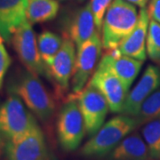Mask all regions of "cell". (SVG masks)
Returning a JSON list of instances; mask_svg holds the SVG:
<instances>
[{
	"mask_svg": "<svg viewBox=\"0 0 160 160\" xmlns=\"http://www.w3.org/2000/svg\"><path fill=\"white\" fill-rule=\"evenodd\" d=\"M38 126L34 114L25 107L22 100L14 92L0 106V132L6 141L22 137Z\"/></svg>",
	"mask_w": 160,
	"mask_h": 160,
	"instance_id": "obj_5",
	"label": "cell"
},
{
	"mask_svg": "<svg viewBox=\"0 0 160 160\" xmlns=\"http://www.w3.org/2000/svg\"><path fill=\"white\" fill-rule=\"evenodd\" d=\"M139 12L136 6L126 0H113L104 15L102 42L107 51L116 49L136 26Z\"/></svg>",
	"mask_w": 160,
	"mask_h": 160,
	"instance_id": "obj_2",
	"label": "cell"
},
{
	"mask_svg": "<svg viewBox=\"0 0 160 160\" xmlns=\"http://www.w3.org/2000/svg\"><path fill=\"white\" fill-rule=\"evenodd\" d=\"M65 29V37L74 42L77 49L98 31L90 3L76 9L69 15Z\"/></svg>",
	"mask_w": 160,
	"mask_h": 160,
	"instance_id": "obj_14",
	"label": "cell"
},
{
	"mask_svg": "<svg viewBox=\"0 0 160 160\" xmlns=\"http://www.w3.org/2000/svg\"><path fill=\"white\" fill-rule=\"evenodd\" d=\"M3 146H4V137H3V135H2V133L0 132V148L3 147Z\"/></svg>",
	"mask_w": 160,
	"mask_h": 160,
	"instance_id": "obj_27",
	"label": "cell"
},
{
	"mask_svg": "<svg viewBox=\"0 0 160 160\" xmlns=\"http://www.w3.org/2000/svg\"><path fill=\"white\" fill-rule=\"evenodd\" d=\"M28 0H0V34L10 43L15 30L27 21Z\"/></svg>",
	"mask_w": 160,
	"mask_h": 160,
	"instance_id": "obj_16",
	"label": "cell"
},
{
	"mask_svg": "<svg viewBox=\"0 0 160 160\" xmlns=\"http://www.w3.org/2000/svg\"><path fill=\"white\" fill-rule=\"evenodd\" d=\"M150 16L147 7L141 8L136 26L116 49L121 54L144 62L147 58L146 39Z\"/></svg>",
	"mask_w": 160,
	"mask_h": 160,
	"instance_id": "obj_13",
	"label": "cell"
},
{
	"mask_svg": "<svg viewBox=\"0 0 160 160\" xmlns=\"http://www.w3.org/2000/svg\"><path fill=\"white\" fill-rule=\"evenodd\" d=\"M5 39L0 34V89L3 86L6 72L11 65L12 60L5 46Z\"/></svg>",
	"mask_w": 160,
	"mask_h": 160,
	"instance_id": "obj_24",
	"label": "cell"
},
{
	"mask_svg": "<svg viewBox=\"0 0 160 160\" xmlns=\"http://www.w3.org/2000/svg\"><path fill=\"white\" fill-rule=\"evenodd\" d=\"M7 160H52L46 138L40 126L6 144Z\"/></svg>",
	"mask_w": 160,
	"mask_h": 160,
	"instance_id": "obj_9",
	"label": "cell"
},
{
	"mask_svg": "<svg viewBox=\"0 0 160 160\" xmlns=\"http://www.w3.org/2000/svg\"><path fill=\"white\" fill-rule=\"evenodd\" d=\"M148 11L150 19L160 23V0H150Z\"/></svg>",
	"mask_w": 160,
	"mask_h": 160,
	"instance_id": "obj_25",
	"label": "cell"
},
{
	"mask_svg": "<svg viewBox=\"0 0 160 160\" xmlns=\"http://www.w3.org/2000/svg\"><path fill=\"white\" fill-rule=\"evenodd\" d=\"M99 63L110 69L129 91L142 69L143 62L121 54L117 49H113L105 53Z\"/></svg>",
	"mask_w": 160,
	"mask_h": 160,
	"instance_id": "obj_15",
	"label": "cell"
},
{
	"mask_svg": "<svg viewBox=\"0 0 160 160\" xmlns=\"http://www.w3.org/2000/svg\"><path fill=\"white\" fill-rule=\"evenodd\" d=\"M76 45L68 37L63 38L62 45L47 68V78L52 81L60 92L69 89L76 62Z\"/></svg>",
	"mask_w": 160,
	"mask_h": 160,
	"instance_id": "obj_11",
	"label": "cell"
},
{
	"mask_svg": "<svg viewBox=\"0 0 160 160\" xmlns=\"http://www.w3.org/2000/svg\"><path fill=\"white\" fill-rule=\"evenodd\" d=\"M59 144L63 151L72 152L79 148L86 133L84 118L74 94H70L60 109L56 123Z\"/></svg>",
	"mask_w": 160,
	"mask_h": 160,
	"instance_id": "obj_4",
	"label": "cell"
},
{
	"mask_svg": "<svg viewBox=\"0 0 160 160\" xmlns=\"http://www.w3.org/2000/svg\"><path fill=\"white\" fill-rule=\"evenodd\" d=\"M59 9L58 0H28L26 17L31 25L46 22L57 16Z\"/></svg>",
	"mask_w": 160,
	"mask_h": 160,
	"instance_id": "obj_18",
	"label": "cell"
},
{
	"mask_svg": "<svg viewBox=\"0 0 160 160\" xmlns=\"http://www.w3.org/2000/svg\"><path fill=\"white\" fill-rule=\"evenodd\" d=\"M11 41L18 57L26 69L35 76L47 78L46 67L40 56L36 34L28 20L15 30Z\"/></svg>",
	"mask_w": 160,
	"mask_h": 160,
	"instance_id": "obj_7",
	"label": "cell"
},
{
	"mask_svg": "<svg viewBox=\"0 0 160 160\" xmlns=\"http://www.w3.org/2000/svg\"><path fill=\"white\" fill-rule=\"evenodd\" d=\"M107 160H149V149L142 135L131 132L120 142L107 157Z\"/></svg>",
	"mask_w": 160,
	"mask_h": 160,
	"instance_id": "obj_17",
	"label": "cell"
},
{
	"mask_svg": "<svg viewBox=\"0 0 160 160\" xmlns=\"http://www.w3.org/2000/svg\"><path fill=\"white\" fill-rule=\"evenodd\" d=\"M141 122L128 115L120 114L110 118L86 142L79 154L86 158H106L118 143L141 126Z\"/></svg>",
	"mask_w": 160,
	"mask_h": 160,
	"instance_id": "obj_1",
	"label": "cell"
},
{
	"mask_svg": "<svg viewBox=\"0 0 160 160\" xmlns=\"http://www.w3.org/2000/svg\"><path fill=\"white\" fill-rule=\"evenodd\" d=\"M127 2L131 3L134 6H137L141 8H143V7H146L148 3H149V0H126Z\"/></svg>",
	"mask_w": 160,
	"mask_h": 160,
	"instance_id": "obj_26",
	"label": "cell"
},
{
	"mask_svg": "<svg viewBox=\"0 0 160 160\" xmlns=\"http://www.w3.org/2000/svg\"><path fill=\"white\" fill-rule=\"evenodd\" d=\"M95 86L107 100L112 113H121L129 91L121 80L106 66L98 63L97 69L88 82Z\"/></svg>",
	"mask_w": 160,
	"mask_h": 160,
	"instance_id": "obj_10",
	"label": "cell"
},
{
	"mask_svg": "<svg viewBox=\"0 0 160 160\" xmlns=\"http://www.w3.org/2000/svg\"><path fill=\"white\" fill-rule=\"evenodd\" d=\"M9 91L16 93L41 122L46 123L52 118L55 102L38 76L26 69L12 82Z\"/></svg>",
	"mask_w": 160,
	"mask_h": 160,
	"instance_id": "obj_3",
	"label": "cell"
},
{
	"mask_svg": "<svg viewBox=\"0 0 160 160\" xmlns=\"http://www.w3.org/2000/svg\"><path fill=\"white\" fill-rule=\"evenodd\" d=\"M73 94L84 118L86 134L91 137L105 123L109 110L108 102L102 93L89 83L81 91Z\"/></svg>",
	"mask_w": 160,
	"mask_h": 160,
	"instance_id": "obj_6",
	"label": "cell"
},
{
	"mask_svg": "<svg viewBox=\"0 0 160 160\" xmlns=\"http://www.w3.org/2000/svg\"><path fill=\"white\" fill-rule=\"evenodd\" d=\"M58 1L60 2V1H66V0H58ZM78 1H83V0H78Z\"/></svg>",
	"mask_w": 160,
	"mask_h": 160,
	"instance_id": "obj_28",
	"label": "cell"
},
{
	"mask_svg": "<svg viewBox=\"0 0 160 160\" xmlns=\"http://www.w3.org/2000/svg\"><path fill=\"white\" fill-rule=\"evenodd\" d=\"M135 118L142 125L151 120L160 119V88L143 102Z\"/></svg>",
	"mask_w": 160,
	"mask_h": 160,
	"instance_id": "obj_21",
	"label": "cell"
},
{
	"mask_svg": "<svg viewBox=\"0 0 160 160\" xmlns=\"http://www.w3.org/2000/svg\"><path fill=\"white\" fill-rule=\"evenodd\" d=\"M102 46V42L100 32L96 31L77 49L78 52L71 80L73 93L81 91L89 82L101 57Z\"/></svg>",
	"mask_w": 160,
	"mask_h": 160,
	"instance_id": "obj_8",
	"label": "cell"
},
{
	"mask_svg": "<svg viewBox=\"0 0 160 160\" xmlns=\"http://www.w3.org/2000/svg\"><path fill=\"white\" fill-rule=\"evenodd\" d=\"M63 38L54 32L49 30L43 31L38 38V46L41 59L47 69L62 45ZM47 73V70H46Z\"/></svg>",
	"mask_w": 160,
	"mask_h": 160,
	"instance_id": "obj_19",
	"label": "cell"
},
{
	"mask_svg": "<svg viewBox=\"0 0 160 160\" xmlns=\"http://www.w3.org/2000/svg\"><path fill=\"white\" fill-rule=\"evenodd\" d=\"M142 135L149 149L150 159L160 160V119L145 123Z\"/></svg>",
	"mask_w": 160,
	"mask_h": 160,
	"instance_id": "obj_20",
	"label": "cell"
},
{
	"mask_svg": "<svg viewBox=\"0 0 160 160\" xmlns=\"http://www.w3.org/2000/svg\"><path fill=\"white\" fill-rule=\"evenodd\" d=\"M112 1L113 0H91L89 2L95 20V25L99 32H101L103 18L106 11L112 3Z\"/></svg>",
	"mask_w": 160,
	"mask_h": 160,
	"instance_id": "obj_23",
	"label": "cell"
},
{
	"mask_svg": "<svg viewBox=\"0 0 160 160\" xmlns=\"http://www.w3.org/2000/svg\"><path fill=\"white\" fill-rule=\"evenodd\" d=\"M147 55L154 62H160V23L150 19L146 39Z\"/></svg>",
	"mask_w": 160,
	"mask_h": 160,
	"instance_id": "obj_22",
	"label": "cell"
},
{
	"mask_svg": "<svg viewBox=\"0 0 160 160\" xmlns=\"http://www.w3.org/2000/svg\"><path fill=\"white\" fill-rule=\"evenodd\" d=\"M158 88H160V69L154 65H149L136 86L128 92L121 114L135 117L143 102Z\"/></svg>",
	"mask_w": 160,
	"mask_h": 160,
	"instance_id": "obj_12",
	"label": "cell"
}]
</instances>
